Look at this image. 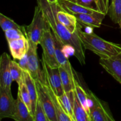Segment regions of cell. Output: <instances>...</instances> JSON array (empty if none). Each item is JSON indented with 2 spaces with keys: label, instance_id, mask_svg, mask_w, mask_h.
<instances>
[{
  "label": "cell",
  "instance_id": "obj_1",
  "mask_svg": "<svg viewBox=\"0 0 121 121\" xmlns=\"http://www.w3.org/2000/svg\"><path fill=\"white\" fill-rule=\"evenodd\" d=\"M37 5L41 8L51 27L52 32L56 34L63 45H69L74 48V56L82 65L86 63L84 47L78 35V32L71 33L57 17L59 8V2L50 4L47 0H37Z\"/></svg>",
  "mask_w": 121,
  "mask_h": 121
},
{
  "label": "cell",
  "instance_id": "obj_2",
  "mask_svg": "<svg viewBox=\"0 0 121 121\" xmlns=\"http://www.w3.org/2000/svg\"><path fill=\"white\" fill-rule=\"evenodd\" d=\"M76 31L84 48L93 52L100 58L106 59L121 53V45L106 41L93 32L83 31L79 24Z\"/></svg>",
  "mask_w": 121,
  "mask_h": 121
},
{
  "label": "cell",
  "instance_id": "obj_3",
  "mask_svg": "<svg viewBox=\"0 0 121 121\" xmlns=\"http://www.w3.org/2000/svg\"><path fill=\"white\" fill-rule=\"evenodd\" d=\"M50 27L42 9L37 5L35 7L33 20L30 25L24 27V33L27 39L35 44H40L45 31Z\"/></svg>",
  "mask_w": 121,
  "mask_h": 121
},
{
  "label": "cell",
  "instance_id": "obj_4",
  "mask_svg": "<svg viewBox=\"0 0 121 121\" xmlns=\"http://www.w3.org/2000/svg\"><path fill=\"white\" fill-rule=\"evenodd\" d=\"M40 44L43 49L42 56L47 63L52 67H59V65L56 57L55 45L51 27L44 31Z\"/></svg>",
  "mask_w": 121,
  "mask_h": 121
},
{
  "label": "cell",
  "instance_id": "obj_5",
  "mask_svg": "<svg viewBox=\"0 0 121 121\" xmlns=\"http://www.w3.org/2000/svg\"><path fill=\"white\" fill-rule=\"evenodd\" d=\"M38 98L41 102L49 121H58L53 101L45 85V81L36 80Z\"/></svg>",
  "mask_w": 121,
  "mask_h": 121
},
{
  "label": "cell",
  "instance_id": "obj_6",
  "mask_svg": "<svg viewBox=\"0 0 121 121\" xmlns=\"http://www.w3.org/2000/svg\"><path fill=\"white\" fill-rule=\"evenodd\" d=\"M41 63L46 80L54 93L58 96H60L65 93V91L61 83L59 67H52L50 66L43 56Z\"/></svg>",
  "mask_w": 121,
  "mask_h": 121
},
{
  "label": "cell",
  "instance_id": "obj_7",
  "mask_svg": "<svg viewBox=\"0 0 121 121\" xmlns=\"http://www.w3.org/2000/svg\"><path fill=\"white\" fill-rule=\"evenodd\" d=\"M29 43L30 47L27 53L28 71L35 80H40L44 81L46 80V77L43 70L41 71L40 69L39 65V58L37 53L38 45L35 44L30 41H29Z\"/></svg>",
  "mask_w": 121,
  "mask_h": 121
},
{
  "label": "cell",
  "instance_id": "obj_8",
  "mask_svg": "<svg viewBox=\"0 0 121 121\" xmlns=\"http://www.w3.org/2000/svg\"><path fill=\"white\" fill-rule=\"evenodd\" d=\"M15 105L16 99L13 98L11 91L0 88V119L13 118Z\"/></svg>",
  "mask_w": 121,
  "mask_h": 121
},
{
  "label": "cell",
  "instance_id": "obj_9",
  "mask_svg": "<svg viewBox=\"0 0 121 121\" xmlns=\"http://www.w3.org/2000/svg\"><path fill=\"white\" fill-rule=\"evenodd\" d=\"M99 64L121 85V53L106 59L100 58Z\"/></svg>",
  "mask_w": 121,
  "mask_h": 121
},
{
  "label": "cell",
  "instance_id": "obj_10",
  "mask_svg": "<svg viewBox=\"0 0 121 121\" xmlns=\"http://www.w3.org/2000/svg\"><path fill=\"white\" fill-rule=\"evenodd\" d=\"M11 59L7 53H3L0 59V88L11 91L13 81L10 71Z\"/></svg>",
  "mask_w": 121,
  "mask_h": 121
},
{
  "label": "cell",
  "instance_id": "obj_11",
  "mask_svg": "<svg viewBox=\"0 0 121 121\" xmlns=\"http://www.w3.org/2000/svg\"><path fill=\"white\" fill-rule=\"evenodd\" d=\"M53 39H54V45H55L56 57L59 66H61L62 67H63L68 72L69 75L70 76L71 78L73 80H74L76 78L74 77V70H73L69 60H68V57L63 52L62 48L63 46V44L61 43L59 38L53 33Z\"/></svg>",
  "mask_w": 121,
  "mask_h": 121
},
{
  "label": "cell",
  "instance_id": "obj_12",
  "mask_svg": "<svg viewBox=\"0 0 121 121\" xmlns=\"http://www.w3.org/2000/svg\"><path fill=\"white\" fill-rule=\"evenodd\" d=\"M8 44L11 54L15 60L22 59L29 50V41L26 37L12 40L8 42Z\"/></svg>",
  "mask_w": 121,
  "mask_h": 121
},
{
  "label": "cell",
  "instance_id": "obj_13",
  "mask_svg": "<svg viewBox=\"0 0 121 121\" xmlns=\"http://www.w3.org/2000/svg\"><path fill=\"white\" fill-rule=\"evenodd\" d=\"M60 5L64 10L72 14H96L103 13L96 9L88 8L76 3L72 0H59ZM105 14V13H104Z\"/></svg>",
  "mask_w": 121,
  "mask_h": 121
},
{
  "label": "cell",
  "instance_id": "obj_14",
  "mask_svg": "<svg viewBox=\"0 0 121 121\" xmlns=\"http://www.w3.org/2000/svg\"><path fill=\"white\" fill-rule=\"evenodd\" d=\"M79 23L93 28H99L106 14L104 13L96 14H73Z\"/></svg>",
  "mask_w": 121,
  "mask_h": 121
},
{
  "label": "cell",
  "instance_id": "obj_15",
  "mask_svg": "<svg viewBox=\"0 0 121 121\" xmlns=\"http://www.w3.org/2000/svg\"><path fill=\"white\" fill-rule=\"evenodd\" d=\"M57 17L59 21L71 33L76 31L78 21L73 14L64 10L59 4V8L57 12Z\"/></svg>",
  "mask_w": 121,
  "mask_h": 121
},
{
  "label": "cell",
  "instance_id": "obj_16",
  "mask_svg": "<svg viewBox=\"0 0 121 121\" xmlns=\"http://www.w3.org/2000/svg\"><path fill=\"white\" fill-rule=\"evenodd\" d=\"M46 77V76H45ZM45 85L49 93L50 96L53 101V105H54V109L56 111V113L57 118L58 121H73L72 119L70 118L69 116L67 114L65 111L64 110L61 103H60L59 97L54 93V91H53L52 88L50 85L48 84V82L47 81L46 78V81H45Z\"/></svg>",
  "mask_w": 121,
  "mask_h": 121
},
{
  "label": "cell",
  "instance_id": "obj_17",
  "mask_svg": "<svg viewBox=\"0 0 121 121\" xmlns=\"http://www.w3.org/2000/svg\"><path fill=\"white\" fill-rule=\"evenodd\" d=\"M12 119L16 121H34V118L20 95L17 94L15 111Z\"/></svg>",
  "mask_w": 121,
  "mask_h": 121
},
{
  "label": "cell",
  "instance_id": "obj_18",
  "mask_svg": "<svg viewBox=\"0 0 121 121\" xmlns=\"http://www.w3.org/2000/svg\"><path fill=\"white\" fill-rule=\"evenodd\" d=\"M91 121H115L106 103L102 104L91 111Z\"/></svg>",
  "mask_w": 121,
  "mask_h": 121
},
{
  "label": "cell",
  "instance_id": "obj_19",
  "mask_svg": "<svg viewBox=\"0 0 121 121\" xmlns=\"http://www.w3.org/2000/svg\"><path fill=\"white\" fill-rule=\"evenodd\" d=\"M23 75L25 83H26L27 89L31 97L32 103V115L34 118V111H35L37 101L38 100V93L36 85H35V81L33 79V77L31 76L28 71H24Z\"/></svg>",
  "mask_w": 121,
  "mask_h": 121
},
{
  "label": "cell",
  "instance_id": "obj_20",
  "mask_svg": "<svg viewBox=\"0 0 121 121\" xmlns=\"http://www.w3.org/2000/svg\"><path fill=\"white\" fill-rule=\"evenodd\" d=\"M73 108L74 121H91V118L78 99L75 90H74Z\"/></svg>",
  "mask_w": 121,
  "mask_h": 121
},
{
  "label": "cell",
  "instance_id": "obj_21",
  "mask_svg": "<svg viewBox=\"0 0 121 121\" xmlns=\"http://www.w3.org/2000/svg\"><path fill=\"white\" fill-rule=\"evenodd\" d=\"M59 97L60 103L63 108L65 112L70 117V118L74 121L73 115V99H74V90L67 93H65Z\"/></svg>",
  "mask_w": 121,
  "mask_h": 121
},
{
  "label": "cell",
  "instance_id": "obj_22",
  "mask_svg": "<svg viewBox=\"0 0 121 121\" xmlns=\"http://www.w3.org/2000/svg\"><path fill=\"white\" fill-rule=\"evenodd\" d=\"M76 3L88 8L96 9L107 14L108 6L106 0H72Z\"/></svg>",
  "mask_w": 121,
  "mask_h": 121
},
{
  "label": "cell",
  "instance_id": "obj_23",
  "mask_svg": "<svg viewBox=\"0 0 121 121\" xmlns=\"http://www.w3.org/2000/svg\"><path fill=\"white\" fill-rule=\"evenodd\" d=\"M112 22L119 24L121 22V0H113L109 5L107 11Z\"/></svg>",
  "mask_w": 121,
  "mask_h": 121
},
{
  "label": "cell",
  "instance_id": "obj_24",
  "mask_svg": "<svg viewBox=\"0 0 121 121\" xmlns=\"http://www.w3.org/2000/svg\"><path fill=\"white\" fill-rule=\"evenodd\" d=\"M59 72H60V78H61V83L65 92L67 93L70 91H73L75 89L74 80L71 78L68 72L61 66H59Z\"/></svg>",
  "mask_w": 121,
  "mask_h": 121
},
{
  "label": "cell",
  "instance_id": "obj_25",
  "mask_svg": "<svg viewBox=\"0 0 121 121\" xmlns=\"http://www.w3.org/2000/svg\"><path fill=\"white\" fill-rule=\"evenodd\" d=\"M18 93L20 95L21 99L27 106L29 111L32 114V103L31 100V97L30 95V93L28 92V89H27V86L26 85V83L24 81V75L22 76V79L21 80V82L18 84Z\"/></svg>",
  "mask_w": 121,
  "mask_h": 121
},
{
  "label": "cell",
  "instance_id": "obj_26",
  "mask_svg": "<svg viewBox=\"0 0 121 121\" xmlns=\"http://www.w3.org/2000/svg\"><path fill=\"white\" fill-rule=\"evenodd\" d=\"M74 85H75V89H74V90H75L77 96H78V99H79L80 103H81L82 106H83V108L86 110V112H87V114L89 115L90 117L91 111H90L89 108L88 104H87V92L83 88L82 86L79 83V82H78L76 79H75V80H74Z\"/></svg>",
  "mask_w": 121,
  "mask_h": 121
},
{
  "label": "cell",
  "instance_id": "obj_27",
  "mask_svg": "<svg viewBox=\"0 0 121 121\" xmlns=\"http://www.w3.org/2000/svg\"><path fill=\"white\" fill-rule=\"evenodd\" d=\"M0 26L4 31L8 30L17 28V29L23 30L24 26H21L14 22V20L7 17L2 13H0Z\"/></svg>",
  "mask_w": 121,
  "mask_h": 121
},
{
  "label": "cell",
  "instance_id": "obj_28",
  "mask_svg": "<svg viewBox=\"0 0 121 121\" xmlns=\"http://www.w3.org/2000/svg\"><path fill=\"white\" fill-rule=\"evenodd\" d=\"M10 71L13 80L16 82L18 85L20 84L23 76L24 70L15 60H11Z\"/></svg>",
  "mask_w": 121,
  "mask_h": 121
},
{
  "label": "cell",
  "instance_id": "obj_29",
  "mask_svg": "<svg viewBox=\"0 0 121 121\" xmlns=\"http://www.w3.org/2000/svg\"><path fill=\"white\" fill-rule=\"evenodd\" d=\"M24 29V27L23 30L13 28V29L8 30L5 31V35L7 42L26 37Z\"/></svg>",
  "mask_w": 121,
  "mask_h": 121
},
{
  "label": "cell",
  "instance_id": "obj_30",
  "mask_svg": "<svg viewBox=\"0 0 121 121\" xmlns=\"http://www.w3.org/2000/svg\"><path fill=\"white\" fill-rule=\"evenodd\" d=\"M34 121H49L39 98L34 111Z\"/></svg>",
  "mask_w": 121,
  "mask_h": 121
},
{
  "label": "cell",
  "instance_id": "obj_31",
  "mask_svg": "<svg viewBox=\"0 0 121 121\" xmlns=\"http://www.w3.org/2000/svg\"><path fill=\"white\" fill-rule=\"evenodd\" d=\"M86 92H87V104H88V106L90 111H92L102 104L103 101H102L99 98H97L96 96L92 91L87 89Z\"/></svg>",
  "mask_w": 121,
  "mask_h": 121
},
{
  "label": "cell",
  "instance_id": "obj_32",
  "mask_svg": "<svg viewBox=\"0 0 121 121\" xmlns=\"http://www.w3.org/2000/svg\"><path fill=\"white\" fill-rule=\"evenodd\" d=\"M18 63L24 71H28V55H27V53L22 59L19 60Z\"/></svg>",
  "mask_w": 121,
  "mask_h": 121
},
{
  "label": "cell",
  "instance_id": "obj_33",
  "mask_svg": "<svg viewBox=\"0 0 121 121\" xmlns=\"http://www.w3.org/2000/svg\"><path fill=\"white\" fill-rule=\"evenodd\" d=\"M48 2H50V4H54L58 2L59 0H47Z\"/></svg>",
  "mask_w": 121,
  "mask_h": 121
},
{
  "label": "cell",
  "instance_id": "obj_34",
  "mask_svg": "<svg viewBox=\"0 0 121 121\" xmlns=\"http://www.w3.org/2000/svg\"><path fill=\"white\" fill-rule=\"evenodd\" d=\"M109 1H111V2H112V1H113V0H106V3H107V5L108 6V7H109Z\"/></svg>",
  "mask_w": 121,
  "mask_h": 121
},
{
  "label": "cell",
  "instance_id": "obj_35",
  "mask_svg": "<svg viewBox=\"0 0 121 121\" xmlns=\"http://www.w3.org/2000/svg\"><path fill=\"white\" fill-rule=\"evenodd\" d=\"M119 26H120V27H121V22H120V24H119Z\"/></svg>",
  "mask_w": 121,
  "mask_h": 121
}]
</instances>
